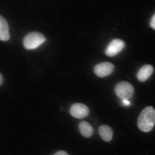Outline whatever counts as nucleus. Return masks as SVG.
<instances>
[{"label": "nucleus", "mask_w": 155, "mask_h": 155, "mask_svg": "<svg viewBox=\"0 0 155 155\" xmlns=\"http://www.w3.org/2000/svg\"><path fill=\"white\" fill-rule=\"evenodd\" d=\"M98 132L103 140L106 142H109L112 140L113 131L110 126L106 125L101 126L99 128Z\"/></svg>", "instance_id": "obj_9"}, {"label": "nucleus", "mask_w": 155, "mask_h": 155, "mask_svg": "<svg viewBox=\"0 0 155 155\" xmlns=\"http://www.w3.org/2000/svg\"><path fill=\"white\" fill-rule=\"evenodd\" d=\"M116 95L122 100H128L133 95L134 89L132 85L126 81L117 83L115 87Z\"/></svg>", "instance_id": "obj_3"}, {"label": "nucleus", "mask_w": 155, "mask_h": 155, "mask_svg": "<svg viewBox=\"0 0 155 155\" xmlns=\"http://www.w3.org/2000/svg\"><path fill=\"white\" fill-rule=\"evenodd\" d=\"M79 129L81 134L86 138L90 137L94 132L92 126L90 123L86 121H82L79 123Z\"/></svg>", "instance_id": "obj_10"}, {"label": "nucleus", "mask_w": 155, "mask_h": 155, "mask_svg": "<svg viewBox=\"0 0 155 155\" xmlns=\"http://www.w3.org/2000/svg\"><path fill=\"white\" fill-rule=\"evenodd\" d=\"M46 41L44 35L40 32H34L27 34L23 40V45L25 49H36Z\"/></svg>", "instance_id": "obj_2"}, {"label": "nucleus", "mask_w": 155, "mask_h": 155, "mask_svg": "<svg viewBox=\"0 0 155 155\" xmlns=\"http://www.w3.org/2000/svg\"><path fill=\"white\" fill-rule=\"evenodd\" d=\"M9 38L8 24L6 19L0 15V40L6 41Z\"/></svg>", "instance_id": "obj_8"}, {"label": "nucleus", "mask_w": 155, "mask_h": 155, "mask_svg": "<svg viewBox=\"0 0 155 155\" xmlns=\"http://www.w3.org/2000/svg\"><path fill=\"white\" fill-rule=\"evenodd\" d=\"M150 25L151 28L155 30V13L150 19Z\"/></svg>", "instance_id": "obj_11"}, {"label": "nucleus", "mask_w": 155, "mask_h": 155, "mask_svg": "<svg viewBox=\"0 0 155 155\" xmlns=\"http://www.w3.org/2000/svg\"><path fill=\"white\" fill-rule=\"evenodd\" d=\"M70 114L73 117L81 119L88 115L89 110L87 106L82 103H75L71 106Z\"/></svg>", "instance_id": "obj_6"}, {"label": "nucleus", "mask_w": 155, "mask_h": 155, "mask_svg": "<svg viewBox=\"0 0 155 155\" xmlns=\"http://www.w3.org/2000/svg\"><path fill=\"white\" fill-rule=\"evenodd\" d=\"M54 155H69V154L65 151L60 150L55 153Z\"/></svg>", "instance_id": "obj_12"}, {"label": "nucleus", "mask_w": 155, "mask_h": 155, "mask_svg": "<svg viewBox=\"0 0 155 155\" xmlns=\"http://www.w3.org/2000/svg\"><path fill=\"white\" fill-rule=\"evenodd\" d=\"M125 46V42L121 39H116L111 41L105 50V54L109 57H113L123 50Z\"/></svg>", "instance_id": "obj_4"}, {"label": "nucleus", "mask_w": 155, "mask_h": 155, "mask_svg": "<svg viewBox=\"0 0 155 155\" xmlns=\"http://www.w3.org/2000/svg\"><path fill=\"white\" fill-rule=\"evenodd\" d=\"M3 78L2 74L0 73V86L2 84L3 82Z\"/></svg>", "instance_id": "obj_14"}, {"label": "nucleus", "mask_w": 155, "mask_h": 155, "mask_svg": "<svg viewBox=\"0 0 155 155\" xmlns=\"http://www.w3.org/2000/svg\"><path fill=\"white\" fill-rule=\"evenodd\" d=\"M155 124V109L152 106L145 107L141 112L137 118L139 129L144 132H148Z\"/></svg>", "instance_id": "obj_1"}, {"label": "nucleus", "mask_w": 155, "mask_h": 155, "mask_svg": "<svg viewBox=\"0 0 155 155\" xmlns=\"http://www.w3.org/2000/svg\"><path fill=\"white\" fill-rule=\"evenodd\" d=\"M122 103L125 106H129L130 104V102L127 100H122Z\"/></svg>", "instance_id": "obj_13"}, {"label": "nucleus", "mask_w": 155, "mask_h": 155, "mask_svg": "<svg viewBox=\"0 0 155 155\" xmlns=\"http://www.w3.org/2000/svg\"><path fill=\"white\" fill-rule=\"evenodd\" d=\"M153 71V67L152 65L147 64L143 66L137 73V78L140 82H145L152 75Z\"/></svg>", "instance_id": "obj_7"}, {"label": "nucleus", "mask_w": 155, "mask_h": 155, "mask_svg": "<svg viewBox=\"0 0 155 155\" xmlns=\"http://www.w3.org/2000/svg\"><path fill=\"white\" fill-rule=\"evenodd\" d=\"M114 69L115 67L113 64L109 62H104L96 65L94 71L97 76L103 78L111 74Z\"/></svg>", "instance_id": "obj_5"}]
</instances>
